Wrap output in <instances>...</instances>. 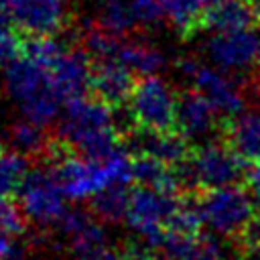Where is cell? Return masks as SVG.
Here are the masks:
<instances>
[{
	"instance_id": "1",
	"label": "cell",
	"mask_w": 260,
	"mask_h": 260,
	"mask_svg": "<svg viewBox=\"0 0 260 260\" xmlns=\"http://www.w3.org/2000/svg\"><path fill=\"white\" fill-rule=\"evenodd\" d=\"M114 114V108L93 95L69 98L57 136L73 152L91 160H106L122 148V134Z\"/></svg>"
},
{
	"instance_id": "2",
	"label": "cell",
	"mask_w": 260,
	"mask_h": 260,
	"mask_svg": "<svg viewBox=\"0 0 260 260\" xmlns=\"http://www.w3.org/2000/svg\"><path fill=\"white\" fill-rule=\"evenodd\" d=\"M4 87L18 104L24 118L43 126H49L57 118L59 106L65 102L53 81L49 67L26 55H18L6 65Z\"/></svg>"
},
{
	"instance_id": "3",
	"label": "cell",
	"mask_w": 260,
	"mask_h": 260,
	"mask_svg": "<svg viewBox=\"0 0 260 260\" xmlns=\"http://www.w3.org/2000/svg\"><path fill=\"white\" fill-rule=\"evenodd\" d=\"M183 193L240 185L246 179V160L221 136V140H205L191 150L189 158L175 167Z\"/></svg>"
},
{
	"instance_id": "4",
	"label": "cell",
	"mask_w": 260,
	"mask_h": 260,
	"mask_svg": "<svg viewBox=\"0 0 260 260\" xmlns=\"http://www.w3.org/2000/svg\"><path fill=\"white\" fill-rule=\"evenodd\" d=\"M197 205L203 221L230 240H236L256 217L250 195L240 185L197 191Z\"/></svg>"
},
{
	"instance_id": "5",
	"label": "cell",
	"mask_w": 260,
	"mask_h": 260,
	"mask_svg": "<svg viewBox=\"0 0 260 260\" xmlns=\"http://www.w3.org/2000/svg\"><path fill=\"white\" fill-rule=\"evenodd\" d=\"M177 98L179 93L165 79L140 75L128 100V112L136 128L156 132L177 130Z\"/></svg>"
},
{
	"instance_id": "6",
	"label": "cell",
	"mask_w": 260,
	"mask_h": 260,
	"mask_svg": "<svg viewBox=\"0 0 260 260\" xmlns=\"http://www.w3.org/2000/svg\"><path fill=\"white\" fill-rule=\"evenodd\" d=\"M183 195L136 185L130 191V205L126 213L128 225L138 232L148 246H162L167 221L179 209Z\"/></svg>"
},
{
	"instance_id": "7",
	"label": "cell",
	"mask_w": 260,
	"mask_h": 260,
	"mask_svg": "<svg viewBox=\"0 0 260 260\" xmlns=\"http://www.w3.org/2000/svg\"><path fill=\"white\" fill-rule=\"evenodd\" d=\"M47 167L53 171V177L59 183L63 195L69 199L91 197L93 193L110 185V179H108V173L102 160L85 158L73 152L71 148L63 150Z\"/></svg>"
},
{
	"instance_id": "8",
	"label": "cell",
	"mask_w": 260,
	"mask_h": 260,
	"mask_svg": "<svg viewBox=\"0 0 260 260\" xmlns=\"http://www.w3.org/2000/svg\"><path fill=\"white\" fill-rule=\"evenodd\" d=\"M211 63L223 71H252L260 67V30L254 26L215 32L205 43Z\"/></svg>"
},
{
	"instance_id": "9",
	"label": "cell",
	"mask_w": 260,
	"mask_h": 260,
	"mask_svg": "<svg viewBox=\"0 0 260 260\" xmlns=\"http://www.w3.org/2000/svg\"><path fill=\"white\" fill-rule=\"evenodd\" d=\"M18 201L24 213L39 223H57L67 211L63 191L47 165H39L28 171L18 191Z\"/></svg>"
},
{
	"instance_id": "10",
	"label": "cell",
	"mask_w": 260,
	"mask_h": 260,
	"mask_svg": "<svg viewBox=\"0 0 260 260\" xmlns=\"http://www.w3.org/2000/svg\"><path fill=\"white\" fill-rule=\"evenodd\" d=\"M6 14L22 35L53 37L69 26L65 0H12Z\"/></svg>"
},
{
	"instance_id": "11",
	"label": "cell",
	"mask_w": 260,
	"mask_h": 260,
	"mask_svg": "<svg viewBox=\"0 0 260 260\" xmlns=\"http://www.w3.org/2000/svg\"><path fill=\"white\" fill-rule=\"evenodd\" d=\"M162 16L160 0H100V24L120 37L154 26Z\"/></svg>"
},
{
	"instance_id": "12",
	"label": "cell",
	"mask_w": 260,
	"mask_h": 260,
	"mask_svg": "<svg viewBox=\"0 0 260 260\" xmlns=\"http://www.w3.org/2000/svg\"><path fill=\"white\" fill-rule=\"evenodd\" d=\"M191 83L228 118L240 114L246 106V89L219 67H205L199 63L191 75Z\"/></svg>"
},
{
	"instance_id": "13",
	"label": "cell",
	"mask_w": 260,
	"mask_h": 260,
	"mask_svg": "<svg viewBox=\"0 0 260 260\" xmlns=\"http://www.w3.org/2000/svg\"><path fill=\"white\" fill-rule=\"evenodd\" d=\"M136 77L120 59H95L91 63L89 95L102 100L110 108H122L128 104Z\"/></svg>"
},
{
	"instance_id": "14",
	"label": "cell",
	"mask_w": 260,
	"mask_h": 260,
	"mask_svg": "<svg viewBox=\"0 0 260 260\" xmlns=\"http://www.w3.org/2000/svg\"><path fill=\"white\" fill-rule=\"evenodd\" d=\"M223 122L219 120L217 108L195 87L185 89L177 98V130L189 140L205 138L221 132Z\"/></svg>"
},
{
	"instance_id": "15",
	"label": "cell",
	"mask_w": 260,
	"mask_h": 260,
	"mask_svg": "<svg viewBox=\"0 0 260 260\" xmlns=\"http://www.w3.org/2000/svg\"><path fill=\"white\" fill-rule=\"evenodd\" d=\"M91 63H93L91 55L81 45L61 49L59 55L51 61L49 71H51L53 81L65 102L69 98L83 95V91L89 89Z\"/></svg>"
},
{
	"instance_id": "16",
	"label": "cell",
	"mask_w": 260,
	"mask_h": 260,
	"mask_svg": "<svg viewBox=\"0 0 260 260\" xmlns=\"http://www.w3.org/2000/svg\"><path fill=\"white\" fill-rule=\"evenodd\" d=\"M221 136L246 162H260V112L242 110L228 118L223 122Z\"/></svg>"
},
{
	"instance_id": "17",
	"label": "cell",
	"mask_w": 260,
	"mask_h": 260,
	"mask_svg": "<svg viewBox=\"0 0 260 260\" xmlns=\"http://www.w3.org/2000/svg\"><path fill=\"white\" fill-rule=\"evenodd\" d=\"M256 20L258 18L250 0H211L205 12L203 28L225 32L252 26Z\"/></svg>"
},
{
	"instance_id": "18",
	"label": "cell",
	"mask_w": 260,
	"mask_h": 260,
	"mask_svg": "<svg viewBox=\"0 0 260 260\" xmlns=\"http://www.w3.org/2000/svg\"><path fill=\"white\" fill-rule=\"evenodd\" d=\"M55 136L49 134V130L43 124H37L28 118L12 122L8 126V142L14 150L22 152L28 158H35L37 162H43L45 156L51 150Z\"/></svg>"
},
{
	"instance_id": "19",
	"label": "cell",
	"mask_w": 260,
	"mask_h": 260,
	"mask_svg": "<svg viewBox=\"0 0 260 260\" xmlns=\"http://www.w3.org/2000/svg\"><path fill=\"white\" fill-rule=\"evenodd\" d=\"M165 18L177 30L181 39H191L199 28H203L205 12L211 0H160Z\"/></svg>"
},
{
	"instance_id": "20",
	"label": "cell",
	"mask_w": 260,
	"mask_h": 260,
	"mask_svg": "<svg viewBox=\"0 0 260 260\" xmlns=\"http://www.w3.org/2000/svg\"><path fill=\"white\" fill-rule=\"evenodd\" d=\"M134 75H154L167 65V57L146 41H122L118 57Z\"/></svg>"
},
{
	"instance_id": "21",
	"label": "cell",
	"mask_w": 260,
	"mask_h": 260,
	"mask_svg": "<svg viewBox=\"0 0 260 260\" xmlns=\"http://www.w3.org/2000/svg\"><path fill=\"white\" fill-rule=\"evenodd\" d=\"M130 205V191L124 183H112L89 197V211L102 223H116L126 217Z\"/></svg>"
},
{
	"instance_id": "22",
	"label": "cell",
	"mask_w": 260,
	"mask_h": 260,
	"mask_svg": "<svg viewBox=\"0 0 260 260\" xmlns=\"http://www.w3.org/2000/svg\"><path fill=\"white\" fill-rule=\"evenodd\" d=\"M26 175L28 156L18 150H4L0 154V199H16Z\"/></svg>"
},
{
	"instance_id": "23",
	"label": "cell",
	"mask_w": 260,
	"mask_h": 260,
	"mask_svg": "<svg viewBox=\"0 0 260 260\" xmlns=\"http://www.w3.org/2000/svg\"><path fill=\"white\" fill-rule=\"evenodd\" d=\"M26 221L28 215L18 199H0V232L20 236L26 232Z\"/></svg>"
},
{
	"instance_id": "24",
	"label": "cell",
	"mask_w": 260,
	"mask_h": 260,
	"mask_svg": "<svg viewBox=\"0 0 260 260\" xmlns=\"http://www.w3.org/2000/svg\"><path fill=\"white\" fill-rule=\"evenodd\" d=\"M181 260H225V254L215 238L201 234Z\"/></svg>"
},
{
	"instance_id": "25",
	"label": "cell",
	"mask_w": 260,
	"mask_h": 260,
	"mask_svg": "<svg viewBox=\"0 0 260 260\" xmlns=\"http://www.w3.org/2000/svg\"><path fill=\"white\" fill-rule=\"evenodd\" d=\"M65 260H120V252L110 248L106 242L69 246V256Z\"/></svg>"
},
{
	"instance_id": "26",
	"label": "cell",
	"mask_w": 260,
	"mask_h": 260,
	"mask_svg": "<svg viewBox=\"0 0 260 260\" xmlns=\"http://www.w3.org/2000/svg\"><path fill=\"white\" fill-rule=\"evenodd\" d=\"M244 183H246L250 201L254 205V211H256V215H260V162H250Z\"/></svg>"
},
{
	"instance_id": "27",
	"label": "cell",
	"mask_w": 260,
	"mask_h": 260,
	"mask_svg": "<svg viewBox=\"0 0 260 260\" xmlns=\"http://www.w3.org/2000/svg\"><path fill=\"white\" fill-rule=\"evenodd\" d=\"M120 260H165V256H158L156 252L140 246H124L120 252Z\"/></svg>"
},
{
	"instance_id": "28",
	"label": "cell",
	"mask_w": 260,
	"mask_h": 260,
	"mask_svg": "<svg viewBox=\"0 0 260 260\" xmlns=\"http://www.w3.org/2000/svg\"><path fill=\"white\" fill-rule=\"evenodd\" d=\"M238 260H260V246L240 248V258Z\"/></svg>"
},
{
	"instance_id": "29",
	"label": "cell",
	"mask_w": 260,
	"mask_h": 260,
	"mask_svg": "<svg viewBox=\"0 0 260 260\" xmlns=\"http://www.w3.org/2000/svg\"><path fill=\"white\" fill-rule=\"evenodd\" d=\"M252 6H254V12H256V18L260 20V0H250Z\"/></svg>"
},
{
	"instance_id": "30",
	"label": "cell",
	"mask_w": 260,
	"mask_h": 260,
	"mask_svg": "<svg viewBox=\"0 0 260 260\" xmlns=\"http://www.w3.org/2000/svg\"><path fill=\"white\" fill-rule=\"evenodd\" d=\"M4 150H6V148H4V142H2V140H0V154H2V152H4Z\"/></svg>"
}]
</instances>
